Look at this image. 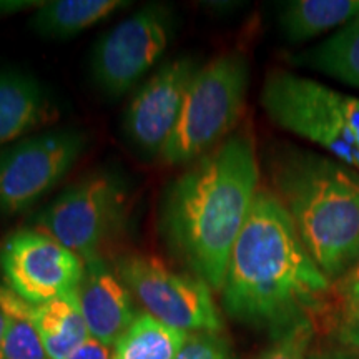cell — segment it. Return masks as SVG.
<instances>
[{
    "label": "cell",
    "instance_id": "5b68a950",
    "mask_svg": "<svg viewBox=\"0 0 359 359\" xmlns=\"http://www.w3.org/2000/svg\"><path fill=\"white\" fill-rule=\"evenodd\" d=\"M248 82V60L240 52L201 65L160 158L168 165H190L230 137L243 114Z\"/></svg>",
    "mask_w": 359,
    "mask_h": 359
},
{
    "label": "cell",
    "instance_id": "ac0fdd59",
    "mask_svg": "<svg viewBox=\"0 0 359 359\" xmlns=\"http://www.w3.org/2000/svg\"><path fill=\"white\" fill-rule=\"evenodd\" d=\"M188 334L155 320L148 313H138L116 341L111 359H175Z\"/></svg>",
    "mask_w": 359,
    "mask_h": 359
},
{
    "label": "cell",
    "instance_id": "ffe728a7",
    "mask_svg": "<svg viewBox=\"0 0 359 359\" xmlns=\"http://www.w3.org/2000/svg\"><path fill=\"white\" fill-rule=\"evenodd\" d=\"M316 334V323L304 320L273 336L271 343L257 359H309V348Z\"/></svg>",
    "mask_w": 359,
    "mask_h": 359
},
{
    "label": "cell",
    "instance_id": "7a4b0ae2",
    "mask_svg": "<svg viewBox=\"0 0 359 359\" xmlns=\"http://www.w3.org/2000/svg\"><path fill=\"white\" fill-rule=\"evenodd\" d=\"M253 137L235 132L190 163L165 193L160 228L170 248L222 291L233 246L259 190Z\"/></svg>",
    "mask_w": 359,
    "mask_h": 359
},
{
    "label": "cell",
    "instance_id": "2e32d148",
    "mask_svg": "<svg viewBox=\"0 0 359 359\" xmlns=\"http://www.w3.org/2000/svg\"><path fill=\"white\" fill-rule=\"evenodd\" d=\"M354 19L359 0H291L281 8L280 29L288 42L303 43Z\"/></svg>",
    "mask_w": 359,
    "mask_h": 359
},
{
    "label": "cell",
    "instance_id": "52a82bcc",
    "mask_svg": "<svg viewBox=\"0 0 359 359\" xmlns=\"http://www.w3.org/2000/svg\"><path fill=\"white\" fill-rule=\"evenodd\" d=\"M116 275L145 313L187 333H222L223 320L212 288L196 275L180 273L154 255H125Z\"/></svg>",
    "mask_w": 359,
    "mask_h": 359
},
{
    "label": "cell",
    "instance_id": "30bf717a",
    "mask_svg": "<svg viewBox=\"0 0 359 359\" xmlns=\"http://www.w3.org/2000/svg\"><path fill=\"white\" fill-rule=\"evenodd\" d=\"M0 271L8 290L37 306L77 290L85 263L43 233L17 230L0 248Z\"/></svg>",
    "mask_w": 359,
    "mask_h": 359
},
{
    "label": "cell",
    "instance_id": "8992f818",
    "mask_svg": "<svg viewBox=\"0 0 359 359\" xmlns=\"http://www.w3.org/2000/svg\"><path fill=\"white\" fill-rule=\"evenodd\" d=\"M127 206L123 180L100 170L62 191L34 218V230L50 236L82 259L100 257L102 246L122 226Z\"/></svg>",
    "mask_w": 359,
    "mask_h": 359
},
{
    "label": "cell",
    "instance_id": "d6986e66",
    "mask_svg": "<svg viewBox=\"0 0 359 359\" xmlns=\"http://www.w3.org/2000/svg\"><path fill=\"white\" fill-rule=\"evenodd\" d=\"M0 308L6 314L0 359H48L34 323L32 304L24 302L4 285L0 286Z\"/></svg>",
    "mask_w": 359,
    "mask_h": 359
},
{
    "label": "cell",
    "instance_id": "83f0119b",
    "mask_svg": "<svg viewBox=\"0 0 359 359\" xmlns=\"http://www.w3.org/2000/svg\"><path fill=\"white\" fill-rule=\"evenodd\" d=\"M354 316H359V302L354 304V306L349 309V311L346 313V314H343V316L339 318V321H343V320H348V318H354Z\"/></svg>",
    "mask_w": 359,
    "mask_h": 359
},
{
    "label": "cell",
    "instance_id": "cb8c5ba5",
    "mask_svg": "<svg viewBox=\"0 0 359 359\" xmlns=\"http://www.w3.org/2000/svg\"><path fill=\"white\" fill-rule=\"evenodd\" d=\"M338 341L343 346L359 349V316L339 321Z\"/></svg>",
    "mask_w": 359,
    "mask_h": 359
},
{
    "label": "cell",
    "instance_id": "7c38bea8",
    "mask_svg": "<svg viewBox=\"0 0 359 359\" xmlns=\"http://www.w3.org/2000/svg\"><path fill=\"white\" fill-rule=\"evenodd\" d=\"M83 263L85 273L77 288V298L85 325L90 338L111 348L138 314L133 296L102 257L83 259Z\"/></svg>",
    "mask_w": 359,
    "mask_h": 359
},
{
    "label": "cell",
    "instance_id": "277c9868",
    "mask_svg": "<svg viewBox=\"0 0 359 359\" xmlns=\"http://www.w3.org/2000/svg\"><path fill=\"white\" fill-rule=\"evenodd\" d=\"M278 127L320 145L359 172V98L286 70H273L259 95Z\"/></svg>",
    "mask_w": 359,
    "mask_h": 359
},
{
    "label": "cell",
    "instance_id": "7402d4cb",
    "mask_svg": "<svg viewBox=\"0 0 359 359\" xmlns=\"http://www.w3.org/2000/svg\"><path fill=\"white\" fill-rule=\"evenodd\" d=\"M333 286L334 299L341 309V318L359 302V258L348 273H344L338 281L333 283Z\"/></svg>",
    "mask_w": 359,
    "mask_h": 359
},
{
    "label": "cell",
    "instance_id": "9a60e30c",
    "mask_svg": "<svg viewBox=\"0 0 359 359\" xmlns=\"http://www.w3.org/2000/svg\"><path fill=\"white\" fill-rule=\"evenodd\" d=\"M32 316L48 359H67L90 338L77 290L32 306Z\"/></svg>",
    "mask_w": 359,
    "mask_h": 359
},
{
    "label": "cell",
    "instance_id": "6da1fadb",
    "mask_svg": "<svg viewBox=\"0 0 359 359\" xmlns=\"http://www.w3.org/2000/svg\"><path fill=\"white\" fill-rule=\"evenodd\" d=\"M228 316L276 336L333 303V281L304 248L275 191L259 188L222 288Z\"/></svg>",
    "mask_w": 359,
    "mask_h": 359
},
{
    "label": "cell",
    "instance_id": "e0dca14e",
    "mask_svg": "<svg viewBox=\"0 0 359 359\" xmlns=\"http://www.w3.org/2000/svg\"><path fill=\"white\" fill-rule=\"evenodd\" d=\"M290 62L359 88V19L341 27L321 43L291 55Z\"/></svg>",
    "mask_w": 359,
    "mask_h": 359
},
{
    "label": "cell",
    "instance_id": "d4e9b609",
    "mask_svg": "<svg viewBox=\"0 0 359 359\" xmlns=\"http://www.w3.org/2000/svg\"><path fill=\"white\" fill-rule=\"evenodd\" d=\"M43 2L39 0H0V15H12V13L29 11V8H37Z\"/></svg>",
    "mask_w": 359,
    "mask_h": 359
},
{
    "label": "cell",
    "instance_id": "8fae6325",
    "mask_svg": "<svg viewBox=\"0 0 359 359\" xmlns=\"http://www.w3.org/2000/svg\"><path fill=\"white\" fill-rule=\"evenodd\" d=\"M201 64L191 57L165 62L137 90L123 116L130 142L145 154L158 155L177 127L187 90Z\"/></svg>",
    "mask_w": 359,
    "mask_h": 359
},
{
    "label": "cell",
    "instance_id": "4316f807",
    "mask_svg": "<svg viewBox=\"0 0 359 359\" xmlns=\"http://www.w3.org/2000/svg\"><path fill=\"white\" fill-rule=\"evenodd\" d=\"M4 333H6V314H4L2 308H0V354H2V343H4Z\"/></svg>",
    "mask_w": 359,
    "mask_h": 359
},
{
    "label": "cell",
    "instance_id": "5bb4252c",
    "mask_svg": "<svg viewBox=\"0 0 359 359\" xmlns=\"http://www.w3.org/2000/svg\"><path fill=\"white\" fill-rule=\"evenodd\" d=\"M130 6L125 0H48L30 17V29L45 40H67Z\"/></svg>",
    "mask_w": 359,
    "mask_h": 359
},
{
    "label": "cell",
    "instance_id": "9c48e42d",
    "mask_svg": "<svg viewBox=\"0 0 359 359\" xmlns=\"http://www.w3.org/2000/svg\"><path fill=\"white\" fill-rule=\"evenodd\" d=\"M83 133L55 130L0 150V215L29 210L74 168L85 150Z\"/></svg>",
    "mask_w": 359,
    "mask_h": 359
},
{
    "label": "cell",
    "instance_id": "603a6c76",
    "mask_svg": "<svg viewBox=\"0 0 359 359\" xmlns=\"http://www.w3.org/2000/svg\"><path fill=\"white\" fill-rule=\"evenodd\" d=\"M111 348L100 341L88 338L82 346H79L67 359H111Z\"/></svg>",
    "mask_w": 359,
    "mask_h": 359
},
{
    "label": "cell",
    "instance_id": "ba28073f",
    "mask_svg": "<svg viewBox=\"0 0 359 359\" xmlns=\"http://www.w3.org/2000/svg\"><path fill=\"white\" fill-rule=\"evenodd\" d=\"M175 32L170 6L148 4L118 22L95 43L92 77L110 98H120L165 55Z\"/></svg>",
    "mask_w": 359,
    "mask_h": 359
},
{
    "label": "cell",
    "instance_id": "3957f363",
    "mask_svg": "<svg viewBox=\"0 0 359 359\" xmlns=\"http://www.w3.org/2000/svg\"><path fill=\"white\" fill-rule=\"evenodd\" d=\"M269 172L304 248L336 283L359 258V172L299 148L276 151Z\"/></svg>",
    "mask_w": 359,
    "mask_h": 359
},
{
    "label": "cell",
    "instance_id": "484cf974",
    "mask_svg": "<svg viewBox=\"0 0 359 359\" xmlns=\"http://www.w3.org/2000/svg\"><path fill=\"white\" fill-rule=\"evenodd\" d=\"M309 359H356V358L344 351H323V353L313 354V356H309Z\"/></svg>",
    "mask_w": 359,
    "mask_h": 359
},
{
    "label": "cell",
    "instance_id": "4fadbf2b",
    "mask_svg": "<svg viewBox=\"0 0 359 359\" xmlns=\"http://www.w3.org/2000/svg\"><path fill=\"white\" fill-rule=\"evenodd\" d=\"M48 90L25 72L0 70V147L19 142L55 118Z\"/></svg>",
    "mask_w": 359,
    "mask_h": 359
},
{
    "label": "cell",
    "instance_id": "44dd1931",
    "mask_svg": "<svg viewBox=\"0 0 359 359\" xmlns=\"http://www.w3.org/2000/svg\"><path fill=\"white\" fill-rule=\"evenodd\" d=\"M175 359H235L228 339L222 333H190Z\"/></svg>",
    "mask_w": 359,
    "mask_h": 359
}]
</instances>
